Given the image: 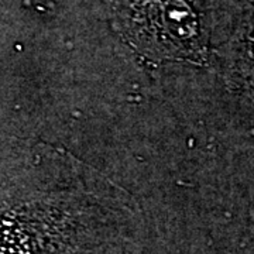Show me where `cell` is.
Listing matches in <instances>:
<instances>
[{
  "instance_id": "obj_1",
  "label": "cell",
  "mask_w": 254,
  "mask_h": 254,
  "mask_svg": "<svg viewBox=\"0 0 254 254\" xmlns=\"http://www.w3.org/2000/svg\"><path fill=\"white\" fill-rule=\"evenodd\" d=\"M133 195L61 147H0V254H143Z\"/></svg>"
},
{
  "instance_id": "obj_2",
  "label": "cell",
  "mask_w": 254,
  "mask_h": 254,
  "mask_svg": "<svg viewBox=\"0 0 254 254\" xmlns=\"http://www.w3.org/2000/svg\"><path fill=\"white\" fill-rule=\"evenodd\" d=\"M113 28L137 54L154 63L208 61L202 0H105Z\"/></svg>"
}]
</instances>
